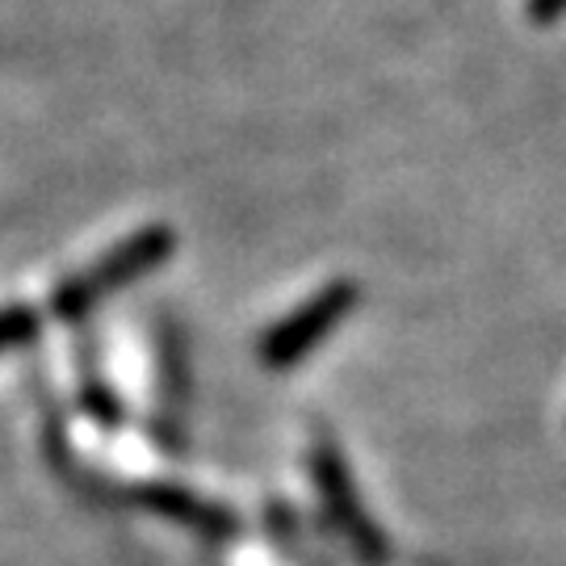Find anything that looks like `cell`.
Wrapping results in <instances>:
<instances>
[{"mask_svg": "<svg viewBox=\"0 0 566 566\" xmlns=\"http://www.w3.org/2000/svg\"><path fill=\"white\" fill-rule=\"evenodd\" d=\"M172 248H177V235L160 223L126 235L109 252H102L88 269H81L67 282H60V290L51 294V315H60V319H84L93 306H102L105 298L122 294L130 282L156 273L172 256Z\"/></svg>", "mask_w": 566, "mask_h": 566, "instance_id": "cell-1", "label": "cell"}, {"mask_svg": "<svg viewBox=\"0 0 566 566\" xmlns=\"http://www.w3.org/2000/svg\"><path fill=\"white\" fill-rule=\"evenodd\" d=\"M353 306H357V282H327L319 294H311L306 303L294 306L282 324H273L264 332L261 361L269 369L298 365L315 344H324L348 319Z\"/></svg>", "mask_w": 566, "mask_h": 566, "instance_id": "cell-2", "label": "cell"}, {"mask_svg": "<svg viewBox=\"0 0 566 566\" xmlns=\"http://www.w3.org/2000/svg\"><path fill=\"white\" fill-rule=\"evenodd\" d=\"M528 18L537 25H554L566 18V0H528Z\"/></svg>", "mask_w": 566, "mask_h": 566, "instance_id": "cell-5", "label": "cell"}, {"mask_svg": "<svg viewBox=\"0 0 566 566\" xmlns=\"http://www.w3.org/2000/svg\"><path fill=\"white\" fill-rule=\"evenodd\" d=\"M34 327H39V319H34L30 306H0V353L21 340H30Z\"/></svg>", "mask_w": 566, "mask_h": 566, "instance_id": "cell-4", "label": "cell"}, {"mask_svg": "<svg viewBox=\"0 0 566 566\" xmlns=\"http://www.w3.org/2000/svg\"><path fill=\"white\" fill-rule=\"evenodd\" d=\"M311 470H315V483H319V500H324V507H327V521L340 528L344 542L353 546V554L369 566L382 563L386 558L382 533L369 525L361 500H357V491H353V474H348V465H344L340 453L332 446H315L311 449Z\"/></svg>", "mask_w": 566, "mask_h": 566, "instance_id": "cell-3", "label": "cell"}]
</instances>
